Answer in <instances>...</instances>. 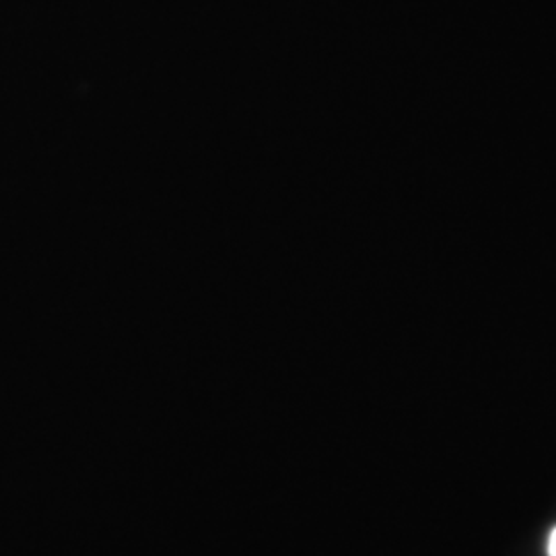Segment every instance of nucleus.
I'll use <instances>...</instances> for the list:
<instances>
[{"label":"nucleus","instance_id":"obj_1","mask_svg":"<svg viewBox=\"0 0 556 556\" xmlns=\"http://www.w3.org/2000/svg\"><path fill=\"white\" fill-rule=\"evenodd\" d=\"M546 553H548V556H556V526L555 528H553L551 536H548V544H546Z\"/></svg>","mask_w":556,"mask_h":556}]
</instances>
